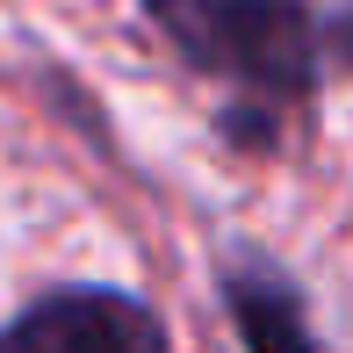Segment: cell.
Listing matches in <instances>:
<instances>
[{
	"label": "cell",
	"instance_id": "obj_1",
	"mask_svg": "<svg viewBox=\"0 0 353 353\" xmlns=\"http://www.w3.org/2000/svg\"><path fill=\"white\" fill-rule=\"evenodd\" d=\"M152 22L195 72L238 94L223 116L238 144H274V123L317 94L346 37L339 14H317L310 0H152Z\"/></svg>",
	"mask_w": 353,
	"mask_h": 353
},
{
	"label": "cell",
	"instance_id": "obj_2",
	"mask_svg": "<svg viewBox=\"0 0 353 353\" xmlns=\"http://www.w3.org/2000/svg\"><path fill=\"white\" fill-rule=\"evenodd\" d=\"M0 353H173V346L152 303L123 288H58L0 332Z\"/></svg>",
	"mask_w": 353,
	"mask_h": 353
},
{
	"label": "cell",
	"instance_id": "obj_3",
	"mask_svg": "<svg viewBox=\"0 0 353 353\" xmlns=\"http://www.w3.org/2000/svg\"><path fill=\"white\" fill-rule=\"evenodd\" d=\"M223 303H231V325H238V339L252 353H325L317 332H310V317H303L296 281L274 274V267L238 260L231 274H223Z\"/></svg>",
	"mask_w": 353,
	"mask_h": 353
}]
</instances>
